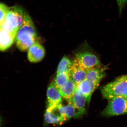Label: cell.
Returning <instances> with one entry per match:
<instances>
[{"label": "cell", "mask_w": 127, "mask_h": 127, "mask_svg": "<svg viewBox=\"0 0 127 127\" xmlns=\"http://www.w3.org/2000/svg\"><path fill=\"white\" fill-rule=\"evenodd\" d=\"M16 44L21 51H25L37 42L35 27L31 18L26 13L23 25L18 30L15 37Z\"/></svg>", "instance_id": "obj_1"}, {"label": "cell", "mask_w": 127, "mask_h": 127, "mask_svg": "<svg viewBox=\"0 0 127 127\" xmlns=\"http://www.w3.org/2000/svg\"><path fill=\"white\" fill-rule=\"evenodd\" d=\"M26 13L22 8L17 6L9 7L5 20L0 26L16 35L24 22Z\"/></svg>", "instance_id": "obj_2"}, {"label": "cell", "mask_w": 127, "mask_h": 127, "mask_svg": "<svg viewBox=\"0 0 127 127\" xmlns=\"http://www.w3.org/2000/svg\"><path fill=\"white\" fill-rule=\"evenodd\" d=\"M103 97L108 100L118 96H125L127 93V75L119 77L101 88Z\"/></svg>", "instance_id": "obj_3"}, {"label": "cell", "mask_w": 127, "mask_h": 127, "mask_svg": "<svg viewBox=\"0 0 127 127\" xmlns=\"http://www.w3.org/2000/svg\"><path fill=\"white\" fill-rule=\"evenodd\" d=\"M109 100L106 107L101 113L102 116L111 117L127 113V100L126 97H116Z\"/></svg>", "instance_id": "obj_4"}, {"label": "cell", "mask_w": 127, "mask_h": 127, "mask_svg": "<svg viewBox=\"0 0 127 127\" xmlns=\"http://www.w3.org/2000/svg\"><path fill=\"white\" fill-rule=\"evenodd\" d=\"M67 101L68 103H71L75 107V113L74 118H79L86 113L85 104L86 100L84 95L78 89L77 87L72 97L70 99Z\"/></svg>", "instance_id": "obj_5"}, {"label": "cell", "mask_w": 127, "mask_h": 127, "mask_svg": "<svg viewBox=\"0 0 127 127\" xmlns=\"http://www.w3.org/2000/svg\"><path fill=\"white\" fill-rule=\"evenodd\" d=\"M75 59L81 65L88 70L98 66L100 64L97 57L90 52L78 53L76 54Z\"/></svg>", "instance_id": "obj_6"}, {"label": "cell", "mask_w": 127, "mask_h": 127, "mask_svg": "<svg viewBox=\"0 0 127 127\" xmlns=\"http://www.w3.org/2000/svg\"><path fill=\"white\" fill-rule=\"evenodd\" d=\"M88 70L81 65L75 58L71 68L70 78L77 85L86 78Z\"/></svg>", "instance_id": "obj_7"}, {"label": "cell", "mask_w": 127, "mask_h": 127, "mask_svg": "<svg viewBox=\"0 0 127 127\" xmlns=\"http://www.w3.org/2000/svg\"><path fill=\"white\" fill-rule=\"evenodd\" d=\"M45 54L44 47L38 42L34 43L28 50V58L31 62L35 63L41 61L44 58Z\"/></svg>", "instance_id": "obj_8"}, {"label": "cell", "mask_w": 127, "mask_h": 127, "mask_svg": "<svg viewBox=\"0 0 127 127\" xmlns=\"http://www.w3.org/2000/svg\"><path fill=\"white\" fill-rule=\"evenodd\" d=\"M47 96V107H57L62 104V97L53 82L51 83L48 87Z\"/></svg>", "instance_id": "obj_9"}, {"label": "cell", "mask_w": 127, "mask_h": 127, "mask_svg": "<svg viewBox=\"0 0 127 127\" xmlns=\"http://www.w3.org/2000/svg\"><path fill=\"white\" fill-rule=\"evenodd\" d=\"M45 122L48 124L60 125L64 123L58 110V107H47L45 114Z\"/></svg>", "instance_id": "obj_10"}, {"label": "cell", "mask_w": 127, "mask_h": 127, "mask_svg": "<svg viewBox=\"0 0 127 127\" xmlns=\"http://www.w3.org/2000/svg\"><path fill=\"white\" fill-rule=\"evenodd\" d=\"M16 35L0 26V50H7L14 43Z\"/></svg>", "instance_id": "obj_11"}, {"label": "cell", "mask_w": 127, "mask_h": 127, "mask_svg": "<svg viewBox=\"0 0 127 127\" xmlns=\"http://www.w3.org/2000/svg\"><path fill=\"white\" fill-rule=\"evenodd\" d=\"M77 87L84 95L86 98L87 102L88 104H89L92 95L95 89L97 87L86 78L77 84Z\"/></svg>", "instance_id": "obj_12"}, {"label": "cell", "mask_w": 127, "mask_h": 127, "mask_svg": "<svg viewBox=\"0 0 127 127\" xmlns=\"http://www.w3.org/2000/svg\"><path fill=\"white\" fill-rule=\"evenodd\" d=\"M104 70V69L98 66L91 68L88 71L86 79L97 88L100 82L105 76Z\"/></svg>", "instance_id": "obj_13"}, {"label": "cell", "mask_w": 127, "mask_h": 127, "mask_svg": "<svg viewBox=\"0 0 127 127\" xmlns=\"http://www.w3.org/2000/svg\"><path fill=\"white\" fill-rule=\"evenodd\" d=\"M76 88V84L70 78L58 90L62 97L68 101L72 97Z\"/></svg>", "instance_id": "obj_14"}, {"label": "cell", "mask_w": 127, "mask_h": 127, "mask_svg": "<svg viewBox=\"0 0 127 127\" xmlns=\"http://www.w3.org/2000/svg\"><path fill=\"white\" fill-rule=\"evenodd\" d=\"M58 110L64 123L74 117L75 113V107L70 103L66 106H63L62 103L60 104L58 107Z\"/></svg>", "instance_id": "obj_15"}, {"label": "cell", "mask_w": 127, "mask_h": 127, "mask_svg": "<svg viewBox=\"0 0 127 127\" xmlns=\"http://www.w3.org/2000/svg\"><path fill=\"white\" fill-rule=\"evenodd\" d=\"M70 78V70L57 73L53 83L55 86L58 89Z\"/></svg>", "instance_id": "obj_16"}, {"label": "cell", "mask_w": 127, "mask_h": 127, "mask_svg": "<svg viewBox=\"0 0 127 127\" xmlns=\"http://www.w3.org/2000/svg\"><path fill=\"white\" fill-rule=\"evenodd\" d=\"M72 62L68 57H64L61 59L58 67L57 73L65 72L71 70Z\"/></svg>", "instance_id": "obj_17"}, {"label": "cell", "mask_w": 127, "mask_h": 127, "mask_svg": "<svg viewBox=\"0 0 127 127\" xmlns=\"http://www.w3.org/2000/svg\"><path fill=\"white\" fill-rule=\"evenodd\" d=\"M9 7L3 3L0 2V26L5 20Z\"/></svg>", "instance_id": "obj_18"}, {"label": "cell", "mask_w": 127, "mask_h": 127, "mask_svg": "<svg viewBox=\"0 0 127 127\" xmlns=\"http://www.w3.org/2000/svg\"><path fill=\"white\" fill-rule=\"evenodd\" d=\"M116 1L118 6L119 15L121 16L123 10L127 5V0H116Z\"/></svg>", "instance_id": "obj_19"}, {"label": "cell", "mask_w": 127, "mask_h": 127, "mask_svg": "<svg viewBox=\"0 0 127 127\" xmlns=\"http://www.w3.org/2000/svg\"><path fill=\"white\" fill-rule=\"evenodd\" d=\"M2 124V120L1 119V117L0 116V127H1V125Z\"/></svg>", "instance_id": "obj_20"}, {"label": "cell", "mask_w": 127, "mask_h": 127, "mask_svg": "<svg viewBox=\"0 0 127 127\" xmlns=\"http://www.w3.org/2000/svg\"><path fill=\"white\" fill-rule=\"evenodd\" d=\"M124 97H127V93L126 94V95H125V96Z\"/></svg>", "instance_id": "obj_21"}, {"label": "cell", "mask_w": 127, "mask_h": 127, "mask_svg": "<svg viewBox=\"0 0 127 127\" xmlns=\"http://www.w3.org/2000/svg\"><path fill=\"white\" fill-rule=\"evenodd\" d=\"M126 97V98H127V97Z\"/></svg>", "instance_id": "obj_22"}]
</instances>
